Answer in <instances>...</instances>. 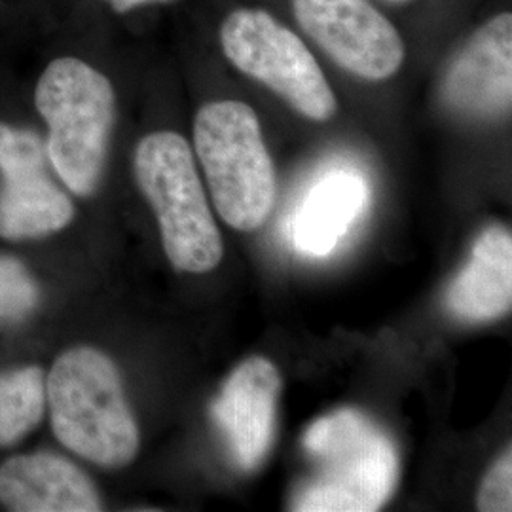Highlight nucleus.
Returning a JSON list of instances; mask_svg holds the SVG:
<instances>
[{
	"label": "nucleus",
	"mask_w": 512,
	"mask_h": 512,
	"mask_svg": "<svg viewBox=\"0 0 512 512\" xmlns=\"http://www.w3.org/2000/svg\"><path fill=\"white\" fill-rule=\"evenodd\" d=\"M302 446L313 475L294 492L291 511H380L397 488V446L357 408H342L313 421Z\"/></svg>",
	"instance_id": "nucleus-1"
},
{
	"label": "nucleus",
	"mask_w": 512,
	"mask_h": 512,
	"mask_svg": "<svg viewBox=\"0 0 512 512\" xmlns=\"http://www.w3.org/2000/svg\"><path fill=\"white\" fill-rule=\"evenodd\" d=\"M452 315L467 323L501 319L512 306V236L503 226L484 230L446 293Z\"/></svg>",
	"instance_id": "nucleus-13"
},
{
	"label": "nucleus",
	"mask_w": 512,
	"mask_h": 512,
	"mask_svg": "<svg viewBox=\"0 0 512 512\" xmlns=\"http://www.w3.org/2000/svg\"><path fill=\"white\" fill-rule=\"evenodd\" d=\"M298 25L342 69L380 82L403 67L397 27L368 0H293Z\"/></svg>",
	"instance_id": "nucleus-8"
},
{
	"label": "nucleus",
	"mask_w": 512,
	"mask_h": 512,
	"mask_svg": "<svg viewBox=\"0 0 512 512\" xmlns=\"http://www.w3.org/2000/svg\"><path fill=\"white\" fill-rule=\"evenodd\" d=\"M40 291L29 270L8 256H0V319H19L37 308Z\"/></svg>",
	"instance_id": "nucleus-15"
},
{
	"label": "nucleus",
	"mask_w": 512,
	"mask_h": 512,
	"mask_svg": "<svg viewBox=\"0 0 512 512\" xmlns=\"http://www.w3.org/2000/svg\"><path fill=\"white\" fill-rule=\"evenodd\" d=\"M35 107L48 128L50 167L76 196H92L105 171L116 116L109 78L80 57H55L38 78Z\"/></svg>",
	"instance_id": "nucleus-3"
},
{
	"label": "nucleus",
	"mask_w": 512,
	"mask_h": 512,
	"mask_svg": "<svg viewBox=\"0 0 512 512\" xmlns=\"http://www.w3.org/2000/svg\"><path fill=\"white\" fill-rule=\"evenodd\" d=\"M48 165L35 131L0 122V238H44L71 224L73 202Z\"/></svg>",
	"instance_id": "nucleus-7"
},
{
	"label": "nucleus",
	"mask_w": 512,
	"mask_h": 512,
	"mask_svg": "<svg viewBox=\"0 0 512 512\" xmlns=\"http://www.w3.org/2000/svg\"><path fill=\"white\" fill-rule=\"evenodd\" d=\"M194 148L222 220L255 232L274 211L275 165L255 110L241 101H213L198 110Z\"/></svg>",
	"instance_id": "nucleus-4"
},
{
	"label": "nucleus",
	"mask_w": 512,
	"mask_h": 512,
	"mask_svg": "<svg viewBox=\"0 0 512 512\" xmlns=\"http://www.w3.org/2000/svg\"><path fill=\"white\" fill-rule=\"evenodd\" d=\"M279 391L277 366L266 357H249L211 404V418L241 471H256L274 446Z\"/></svg>",
	"instance_id": "nucleus-9"
},
{
	"label": "nucleus",
	"mask_w": 512,
	"mask_h": 512,
	"mask_svg": "<svg viewBox=\"0 0 512 512\" xmlns=\"http://www.w3.org/2000/svg\"><path fill=\"white\" fill-rule=\"evenodd\" d=\"M442 97L450 109L471 118H497L511 110L512 18L484 23L444 74Z\"/></svg>",
	"instance_id": "nucleus-10"
},
{
	"label": "nucleus",
	"mask_w": 512,
	"mask_h": 512,
	"mask_svg": "<svg viewBox=\"0 0 512 512\" xmlns=\"http://www.w3.org/2000/svg\"><path fill=\"white\" fill-rule=\"evenodd\" d=\"M0 503L16 512H97L101 497L73 461L50 452L23 454L0 465Z\"/></svg>",
	"instance_id": "nucleus-11"
},
{
	"label": "nucleus",
	"mask_w": 512,
	"mask_h": 512,
	"mask_svg": "<svg viewBox=\"0 0 512 512\" xmlns=\"http://www.w3.org/2000/svg\"><path fill=\"white\" fill-rule=\"evenodd\" d=\"M107 2L110 8L118 14H128L139 8H147V6H158V4H169L175 0H103Z\"/></svg>",
	"instance_id": "nucleus-17"
},
{
	"label": "nucleus",
	"mask_w": 512,
	"mask_h": 512,
	"mask_svg": "<svg viewBox=\"0 0 512 512\" xmlns=\"http://www.w3.org/2000/svg\"><path fill=\"white\" fill-rule=\"evenodd\" d=\"M55 439L76 456L120 469L139 454V425L116 365L99 349L61 353L46 380Z\"/></svg>",
	"instance_id": "nucleus-2"
},
{
	"label": "nucleus",
	"mask_w": 512,
	"mask_h": 512,
	"mask_svg": "<svg viewBox=\"0 0 512 512\" xmlns=\"http://www.w3.org/2000/svg\"><path fill=\"white\" fill-rule=\"evenodd\" d=\"M226 59L264 84L313 122H327L338 109L323 69L304 40L260 8L228 14L219 31Z\"/></svg>",
	"instance_id": "nucleus-6"
},
{
	"label": "nucleus",
	"mask_w": 512,
	"mask_h": 512,
	"mask_svg": "<svg viewBox=\"0 0 512 512\" xmlns=\"http://www.w3.org/2000/svg\"><path fill=\"white\" fill-rule=\"evenodd\" d=\"M46 406V380L38 366L0 374V446H10L37 427Z\"/></svg>",
	"instance_id": "nucleus-14"
},
{
	"label": "nucleus",
	"mask_w": 512,
	"mask_h": 512,
	"mask_svg": "<svg viewBox=\"0 0 512 512\" xmlns=\"http://www.w3.org/2000/svg\"><path fill=\"white\" fill-rule=\"evenodd\" d=\"M370 188L348 165L332 167L311 184L291 217V243L306 256H327L365 213Z\"/></svg>",
	"instance_id": "nucleus-12"
},
{
	"label": "nucleus",
	"mask_w": 512,
	"mask_h": 512,
	"mask_svg": "<svg viewBox=\"0 0 512 512\" xmlns=\"http://www.w3.org/2000/svg\"><path fill=\"white\" fill-rule=\"evenodd\" d=\"M135 179L152 205L171 266L207 274L222 260V238L183 135L154 131L135 148Z\"/></svg>",
	"instance_id": "nucleus-5"
},
{
	"label": "nucleus",
	"mask_w": 512,
	"mask_h": 512,
	"mask_svg": "<svg viewBox=\"0 0 512 512\" xmlns=\"http://www.w3.org/2000/svg\"><path fill=\"white\" fill-rule=\"evenodd\" d=\"M478 511H512V456L511 448L497 459L494 467L484 476L478 499Z\"/></svg>",
	"instance_id": "nucleus-16"
}]
</instances>
